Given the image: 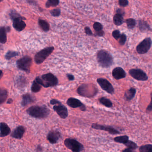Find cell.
Here are the masks:
<instances>
[{"mask_svg":"<svg viewBox=\"0 0 152 152\" xmlns=\"http://www.w3.org/2000/svg\"><path fill=\"white\" fill-rule=\"evenodd\" d=\"M26 112L29 115L37 119L46 118L50 113L49 110L45 105H33L28 108Z\"/></svg>","mask_w":152,"mask_h":152,"instance_id":"6da1fadb","label":"cell"},{"mask_svg":"<svg viewBox=\"0 0 152 152\" xmlns=\"http://www.w3.org/2000/svg\"><path fill=\"white\" fill-rule=\"evenodd\" d=\"M35 81L39 85L45 88L55 86L58 83V79L51 73L43 75L41 78L37 77Z\"/></svg>","mask_w":152,"mask_h":152,"instance_id":"7a4b0ae2","label":"cell"},{"mask_svg":"<svg viewBox=\"0 0 152 152\" xmlns=\"http://www.w3.org/2000/svg\"><path fill=\"white\" fill-rule=\"evenodd\" d=\"M97 61L99 65L103 68L110 67L113 64V57L109 52L105 50H100L97 53Z\"/></svg>","mask_w":152,"mask_h":152,"instance_id":"3957f363","label":"cell"},{"mask_svg":"<svg viewBox=\"0 0 152 152\" xmlns=\"http://www.w3.org/2000/svg\"><path fill=\"white\" fill-rule=\"evenodd\" d=\"M78 93L81 96L91 98L95 96L98 93V88L93 84H84L78 88Z\"/></svg>","mask_w":152,"mask_h":152,"instance_id":"277c9868","label":"cell"},{"mask_svg":"<svg viewBox=\"0 0 152 152\" xmlns=\"http://www.w3.org/2000/svg\"><path fill=\"white\" fill-rule=\"evenodd\" d=\"M54 48L53 46L47 47L38 52L34 57V61L37 65L42 64L46 60V58L52 54Z\"/></svg>","mask_w":152,"mask_h":152,"instance_id":"5b68a950","label":"cell"},{"mask_svg":"<svg viewBox=\"0 0 152 152\" xmlns=\"http://www.w3.org/2000/svg\"><path fill=\"white\" fill-rule=\"evenodd\" d=\"M64 144L72 152H81L84 149V146L77 140L73 138H66L64 141Z\"/></svg>","mask_w":152,"mask_h":152,"instance_id":"8992f818","label":"cell"},{"mask_svg":"<svg viewBox=\"0 0 152 152\" xmlns=\"http://www.w3.org/2000/svg\"><path fill=\"white\" fill-rule=\"evenodd\" d=\"M32 63V59L29 56H25L18 60L17 67L19 69L29 73L30 71V67Z\"/></svg>","mask_w":152,"mask_h":152,"instance_id":"52a82bcc","label":"cell"},{"mask_svg":"<svg viewBox=\"0 0 152 152\" xmlns=\"http://www.w3.org/2000/svg\"><path fill=\"white\" fill-rule=\"evenodd\" d=\"M152 44V40L150 37L146 38L136 46V51L140 54H146L150 49Z\"/></svg>","mask_w":152,"mask_h":152,"instance_id":"ba28073f","label":"cell"},{"mask_svg":"<svg viewBox=\"0 0 152 152\" xmlns=\"http://www.w3.org/2000/svg\"><path fill=\"white\" fill-rule=\"evenodd\" d=\"M129 73L131 77L137 81H146L148 79L146 73L141 69H133L129 70Z\"/></svg>","mask_w":152,"mask_h":152,"instance_id":"9c48e42d","label":"cell"},{"mask_svg":"<svg viewBox=\"0 0 152 152\" xmlns=\"http://www.w3.org/2000/svg\"><path fill=\"white\" fill-rule=\"evenodd\" d=\"M92 128L97 130H103L108 132L110 134H121L120 131L110 125H101L98 124L93 123L92 124Z\"/></svg>","mask_w":152,"mask_h":152,"instance_id":"30bf717a","label":"cell"},{"mask_svg":"<svg viewBox=\"0 0 152 152\" xmlns=\"http://www.w3.org/2000/svg\"><path fill=\"white\" fill-rule=\"evenodd\" d=\"M97 81L101 88L106 92L110 94H112L115 92V89L112 85L106 79L98 78Z\"/></svg>","mask_w":152,"mask_h":152,"instance_id":"8fae6325","label":"cell"},{"mask_svg":"<svg viewBox=\"0 0 152 152\" xmlns=\"http://www.w3.org/2000/svg\"><path fill=\"white\" fill-rule=\"evenodd\" d=\"M61 137L62 134L58 130H51L47 134V139L50 143L55 144L58 142Z\"/></svg>","mask_w":152,"mask_h":152,"instance_id":"7c38bea8","label":"cell"},{"mask_svg":"<svg viewBox=\"0 0 152 152\" xmlns=\"http://www.w3.org/2000/svg\"><path fill=\"white\" fill-rule=\"evenodd\" d=\"M67 104L69 107L73 108H80L81 111L86 110V107L81 101L78 99L74 98H70L68 99Z\"/></svg>","mask_w":152,"mask_h":152,"instance_id":"4fadbf2b","label":"cell"},{"mask_svg":"<svg viewBox=\"0 0 152 152\" xmlns=\"http://www.w3.org/2000/svg\"><path fill=\"white\" fill-rule=\"evenodd\" d=\"M53 109L62 119H66L68 117V112L67 109L62 104L55 105L53 107Z\"/></svg>","mask_w":152,"mask_h":152,"instance_id":"5bb4252c","label":"cell"},{"mask_svg":"<svg viewBox=\"0 0 152 152\" xmlns=\"http://www.w3.org/2000/svg\"><path fill=\"white\" fill-rule=\"evenodd\" d=\"M23 20H25V18L24 17H21L16 18L13 20V26L18 31H21L26 27V24L23 21Z\"/></svg>","mask_w":152,"mask_h":152,"instance_id":"9a60e30c","label":"cell"},{"mask_svg":"<svg viewBox=\"0 0 152 152\" xmlns=\"http://www.w3.org/2000/svg\"><path fill=\"white\" fill-rule=\"evenodd\" d=\"M25 131V129L24 126L19 125L12 131L10 136L15 139H21L24 136Z\"/></svg>","mask_w":152,"mask_h":152,"instance_id":"2e32d148","label":"cell"},{"mask_svg":"<svg viewBox=\"0 0 152 152\" xmlns=\"http://www.w3.org/2000/svg\"><path fill=\"white\" fill-rule=\"evenodd\" d=\"M113 78L116 80H120L126 77V74L124 70L120 67L115 68L112 71Z\"/></svg>","mask_w":152,"mask_h":152,"instance_id":"e0dca14e","label":"cell"},{"mask_svg":"<svg viewBox=\"0 0 152 152\" xmlns=\"http://www.w3.org/2000/svg\"><path fill=\"white\" fill-rule=\"evenodd\" d=\"M11 133V129L5 122L0 123V137H5Z\"/></svg>","mask_w":152,"mask_h":152,"instance_id":"ac0fdd59","label":"cell"},{"mask_svg":"<svg viewBox=\"0 0 152 152\" xmlns=\"http://www.w3.org/2000/svg\"><path fill=\"white\" fill-rule=\"evenodd\" d=\"M34 101V99L31 95L30 94H25L22 97V100L21 101V104L23 106H25L29 104L33 103Z\"/></svg>","mask_w":152,"mask_h":152,"instance_id":"d6986e66","label":"cell"},{"mask_svg":"<svg viewBox=\"0 0 152 152\" xmlns=\"http://www.w3.org/2000/svg\"><path fill=\"white\" fill-rule=\"evenodd\" d=\"M136 93V90L134 88H131L127 90L124 93V98L127 100H130L134 98Z\"/></svg>","mask_w":152,"mask_h":152,"instance_id":"ffe728a7","label":"cell"},{"mask_svg":"<svg viewBox=\"0 0 152 152\" xmlns=\"http://www.w3.org/2000/svg\"><path fill=\"white\" fill-rule=\"evenodd\" d=\"M7 32L6 28L5 26L0 28V43L2 44L6 43L7 41L6 33Z\"/></svg>","mask_w":152,"mask_h":152,"instance_id":"44dd1931","label":"cell"},{"mask_svg":"<svg viewBox=\"0 0 152 152\" xmlns=\"http://www.w3.org/2000/svg\"><path fill=\"white\" fill-rule=\"evenodd\" d=\"M122 15L121 14H116L113 17V22L115 23V25L119 26L121 25L124 22V18Z\"/></svg>","mask_w":152,"mask_h":152,"instance_id":"7402d4cb","label":"cell"},{"mask_svg":"<svg viewBox=\"0 0 152 152\" xmlns=\"http://www.w3.org/2000/svg\"><path fill=\"white\" fill-rule=\"evenodd\" d=\"M38 24L41 29L45 32L49 31V23L44 20L39 19L38 20Z\"/></svg>","mask_w":152,"mask_h":152,"instance_id":"603a6c76","label":"cell"},{"mask_svg":"<svg viewBox=\"0 0 152 152\" xmlns=\"http://www.w3.org/2000/svg\"><path fill=\"white\" fill-rule=\"evenodd\" d=\"M8 92L6 90L0 88V104H2L6 100Z\"/></svg>","mask_w":152,"mask_h":152,"instance_id":"cb8c5ba5","label":"cell"},{"mask_svg":"<svg viewBox=\"0 0 152 152\" xmlns=\"http://www.w3.org/2000/svg\"><path fill=\"white\" fill-rule=\"evenodd\" d=\"M139 29L142 32L150 30V28L149 25L147 23L146 21H144L140 20L139 22Z\"/></svg>","mask_w":152,"mask_h":152,"instance_id":"d4e9b609","label":"cell"},{"mask_svg":"<svg viewBox=\"0 0 152 152\" xmlns=\"http://www.w3.org/2000/svg\"><path fill=\"white\" fill-rule=\"evenodd\" d=\"M129 136L127 135L121 136H117L114 138V141L117 143L124 144L129 140Z\"/></svg>","mask_w":152,"mask_h":152,"instance_id":"484cf974","label":"cell"},{"mask_svg":"<svg viewBox=\"0 0 152 152\" xmlns=\"http://www.w3.org/2000/svg\"><path fill=\"white\" fill-rule=\"evenodd\" d=\"M100 103L103 105L105 107L108 108H111L112 107V103L111 101L109 99L103 97L99 99Z\"/></svg>","mask_w":152,"mask_h":152,"instance_id":"4316f807","label":"cell"},{"mask_svg":"<svg viewBox=\"0 0 152 152\" xmlns=\"http://www.w3.org/2000/svg\"><path fill=\"white\" fill-rule=\"evenodd\" d=\"M140 152H152V145L147 144L139 148Z\"/></svg>","mask_w":152,"mask_h":152,"instance_id":"83f0119b","label":"cell"},{"mask_svg":"<svg viewBox=\"0 0 152 152\" xmlns=\"http://www.w3.org/2000/svg\"><path fill=\"white\" fill-rule=\"evenodd\" d=\"M127 26L129 29H133L135 27L136 25V21L133 18H129L126 20L125 21Z\"/></svg>","mask_w":152,"mask_h":152,"instance_id":"f1b7e54d","label":"cell"},{"mask_svg":"<svg viewBox=\"0 0 152 152\" xmlns=\"http://www.w3.org/2000/svg\"><path fill=\"white\" fill-rule=\"evenodd\" d=\"M124 145H125L127 148L132 149V150H135L138 147L136 143L132 141L129 140L127 142H125Z\"/></svg>","mask_w":152,"mask_h":152,"instance_id":"f546056e","label":"cell"},{"mask_svg":"<svg viewBox=\"0 0 152 152\" xmlns=\"http://www.w3.org/2000/svg\"><path fill=\"white\" fill-rule=\"evenodd\" d=\"M59 4V0H48L46 2L45 6L47 8L50 7H56Z\"/></svg>","mask_w":152,"mask_h":152,"instance_id":"4dcf8cb0","label":"cell"},{"mask_svg":"<svg viewBox=\"0 0 152 152\" xmlns=\"http://www.w3.org/2000/svg\"><path fill=\"white\" fill-rule=\"evenodd\" d=\"M41 86L34 81L31 87V90L33 93H37L41 90Z\"/></svg>","mask_w":152,"mask_h":152,"instance_id":"1f68e13d","label":"cell"},{"mask_svg":"<svg viewBox=\"0 0 152 152\" xmlns=\"http://www.w3.org/2000/svg\"><path fill=\"white\" fill-rule=\"evenodd\" d=\"M19 54L18 52L14 51H8V52L6 53V56H5V58L7 60H10L13 57H15L18 55Z\"/></svg>","mask_w":152,"mask_h":152,"instance_id":"d6a6232c","label":"cell"},{"mask_svg":"<svg viewBox=\"0 0 152 152\" xmlns=\"http://www.w3.org/2000/svg\"><path fill=\"white\" fill-rule=\"evenodd\" d=\"M93 27L96 32L103 30V26L99 22H95L93 24Z\"/></svg>","mask_w":152,"mask_h":152,"instance_id":"836d02e7","label":"cell"},{"mask_svg":"<svg viewBox=\"0 0 152 152\" xmlns=\"http://www.w3.org/2000/svg\"><path fill=\"white\" fill-rule=\"evenodd\" d=\"M9 16H10V18H11L12 20H13L14 19L16 18H19V17H21L19 13H18L15 10H11L9 13Z\"/></svg>","mask_w":152,"mask_h":152,"instance_id":"e575fe53","label":"cell"},{"mask_svg":"<svg viewBox=\"0 0 152 152\" xmlns=\"http://www.w3.org/2000/svg\"><path fill=\"white\" fill-rule=\"evenodd\" d=\"M50 13L53 17H57L60 16L61 14V10L59 8H56L50 11Z\"/></svg>","mask_w":152,"mask_h":152,"instance_id":"d590c367","label":"cell"},{"mask_svg":"<svg viewBox=\"0 0 152 152\" xmlns=\"http://www.w3.org/2000/svg\"><path fill=\"white\" fill-rule=\"evenodd\" d=\"M119 39H120L119 41V44L122 45H124L125 42H126V39H127L125 34L124 33L121 34V37H120Z\"/></svg>","mask_w":152,"mask_h":152,"instance_id":"8d00e7d4","label":"cell"},{"mask_svg":"<svg viewBox=\"0 0 152 152\" xmlns=\"http://www.w3.org/2000/svg\"><path fill=\"white\" fill-rule=\"evenodd\" d=\"M112 35L116 40H118L121 37V34L120 31L118 30H115L112 32Z\"/></svg>","mask_w":152,"mask_h":152,"instance_id":"74e56055","label":"cell"},{"mask_svg":"<svg viewBox=\"0 0 152 152\" xmlns=\"http://www.w3.org/2000/svg\"><path fill=\"white\" fill-rule=\"evenodd\" d=\"M118 3L119 6L123 7L127 6L129 5V1L128 0H119Z\"/></svg>","mask_w":152,"mask_h":152,"instance_id":"f35d334b","label":"cell"},{"mask_svg":"<svg viewBox=\"0 0 152 152\" xmlns=\"http://www.w3.org/2000/svg\"><path fill=\"white\" fill-rule=\"evenodd\" d=\"M85 32L87 35L88 36H92L93 35V33L91 30L88 27H86L85 29Z\"/></svg>","mask_w":152,"mask_h":152,"instance_id":"ab89813d","label":"cell"},{"mask_svg":"<svg viewBox=\"0 0 152 152\" xmlns=\"http://www.w3.org/2000/svg\"><path fill=\"white\" fill-rule=\"evenodd\" d=\"M146 110L148 112H152V93L151 94V100L150 103L146 108Z\"/></svg>","mask_w":152,"mask_h":152,"instance_id":"60d3db41","label":"cell"},{"mask_svg":"<svg viewBox=\"0 0 152 152\" xmlns=\"http://www.w3.org/2000/svg\"><path fill=\"white\" fill-rule=\"evenodd\" d=\"M50 103L51 104L53 105L57 104L59 105L61 104V102H60L59 100H57L56 99L51 100Z\"/></svg>","mask_w":152,"mask_h":152,"instance_id":"b9f144b4","label":"cell"},{"mask_svg":"<svg viewBox=\"0 0 152 152\" xmlns=\"http://www.w3.org/2000/svg\"><path fill=\"white\" fill-rule=\"evenodd\" d=\"M117 14H121V15L124 16V12L123 9H121V8H118L117 10Z\"/></svg>","mask_w":152,"mask_h":152,"instance_id":"7bdbcfd3","label":"cell"},{"mask_svg":"<svg viewBox=\"0 0 152 152\" xmlns=\"http://www.w3.org/2000/svg\"><path fill=\"white\" fill-rule=\"evenodd\" d=\"M67 77L68 78L69 80L73 81L74 79V77L72 74H67Z\"/></svg>","mask_w":152,"mask_h":152,"instance_id":"ee69618b","label":"cell"},{"mask_svg":"<svg viewBox=\"0 0 152 152\" xmlns=\"http://www.w3.org/2000/svg\"><path fill=\"white\" fill-rule=\"evenodd\" d=\"M104 34V31L103 30L96 32V35L99 36V37H102V36H103Z\"/></svg>","mask_w":152,"mask_h":152,"instance_id":"f6af8a7d","label":"cell"},{"mask_svg":"<svg viewBox=\"0 0 152 152\" xmlns=\"http://www.w3.org/2000/svg\"><path fill=\"white\" fill-rule=\"evenodd\" d=\"M36 150H37V152H42L43 150V148L42 146L41 145H38L36 148Z\"/></svg>","mask_w":152,"mask_h":152,"instance_id":"bcb514c9","label":"cell"},{"mask_svg":"<svg viewBox=\"0 0 152 152\" xmlns=\"http://www.w3.org/2000/svg\"><path fill=\"white\" fill-rule=\"evenodd\" d=\"M27 2L29 3V4H31L32 5H36V3L34 0H28Z\"/></svg>","mask_w":152,"mask_h":152,"instance_id":"7dc6e473","label":"cell"},{"mask_svg":"<svg viewBox=\"0 0 152 152\" xmlns=\"http://www.w3.org/2000/svg\"><path fill=\"white\" fill-rule=\"evenodd\" d=\"M122 152H134L133 151L132 149H129V148H125L124 150H123Z\"/></svg>","mask_w":152,"mask_h":152,"instance_id":"c3c4849f","label":"cell"},{"mask_svg":"<svg viewBox=\"0 0 152 152\" xmlns=\"http://www.w3.org/2000/svg\"><path fill=\"white\" fill-rule=\"evenodd\" d=\"M13 99L11 98H9L8 99V100L7 102V104H11L13 103Z\"/></svg>","mask_w":152,"mask_h":152,"instance_id":"681fc988","label":"cell"},{"mask_svg":"<svg viewBox=\"0 0 152 152\" xmlns=\"http://www.w3.org/2000/svg\"><path fill=\"white\" fill-rule=\"evenodd\" d=\"M2 76H3V72L1 70H0V79L1 78Z\"/></svg>","mask_w":152,"mask_h":152,"instance_id":"f907efd6","label":"cell"},{"mask_svg":"<svg viewBox=\"0 0 152 152\" xmlns=\"http://www.w3.org/2000/svg\"><path fill=\"white\" fill-rule=\"evenodd\" d=\"M3 0H0V2H1V1H3Z\"/></svg>","mask_w":152,"mask_h":152,"instance_id":"816d5d0a","label":"cell"}]
</instances>
